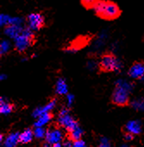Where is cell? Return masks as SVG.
<instances>
[{
    "label": "cell",
    "mask_w": 144,
    "mask_h": 147,
    "mask_svg": "<svg viewBox=\"0 0 144 147\" xmlns=\"http://www.w3.org/2000/svg\"><path fill=\"white\" fill-rule=\"evenodd\" d=\"M93 9L96 15L104 20H115L121 15L120 8L112 1H106V0L98 1Z\"/></svg>",
    "instance_id": "6da1fadb"
},
{
    "label": "cell",
    "mask_w": 144,
    "mask_h": 147,
    "mask_svg": "<svg viewBox=\"0 0 144 147\" xmlns=\"http://www.w3.org/2000/svg\"><path fill=\"white\" fill-rule=\"evenodd\" d=\"M132 88L133 85L131 83L126 81L118 80L116 82L115 89L112 93V103L119 107L126 106L129 101V94Z\"/></svg>",
    "instance_id": "7a4b0ae2"
},
{
    "label": "cell",
    "mask_w": 144,
    "mask_h": 147,
    "mask_svg": "<svg viewBox=\"0 0 144 147\" xmlns=\"http://www.w3.org/2000/svg\"><path fill=\"white\" fill-rule=\"evenodd\" d=\"M99 71L102 73H109L118 71L122 67V61L111 52H106L100 57L98 62Z\"/></svg>",
    "instance_id": "3957f363"
},
{
    "label": "cell",
    "mask_w": 144,
    "mask_h": 147,
    "mask_svg": "<svg viewBox=\"0 0 144 147\" xmlns=\"http://www.w3.org/2000/svg\"><path fill=\"white\" fill-rule=\"evenodd\" d=\"M35 35L32 30L29 27L22 30V32L15 37V48L19 53L23 52L29 46L34 44Z\"/></svg>",
    "instance_id": "277c9868"
},
{
    "label": "cell",
    "mask_w": 144,
    "mask_h": 147,
    "mask_svg": "<svg viewBox=\"0 0 144 147\" xmlns=\"http://www.w3.org/2000/svg\"><path fill=\"white\" fill-rule=\"evenodd\" d=\"M57 121L60 126L66 129L68 131H71L72 130L79 126L78 122L71 116V114L69 113V109L66 107H64L60 110Z\"/></svg>",
    "instance_id": "5b68a950"
},
{
    "label": "cell",
    "mask_w": 144,
    "mask_h": 147,
    "mask_svg": "<svg viewBox=\"0 0 144 147\" xmlns=\"http://www.w3.org/2000/svg\"><path fill=\"white\" fill-rule=\"evenodd\" d=\"M29 27L33 30H39L45 27V18L39 12L30 13L27 17Z\"/></svg>",
    "instance_id": "8992f818"
},
{
    "label": "cell",
    "mask_w": 144,
    "mask_h": 147,
    "mask_svg": "<svg viewBox=\"0 0 144 147\" xmlns=\"http://www.w3.org/2000/svg\"><path fill=\"white\" fill-rule=\"evenodd\" d=\"M129 76L134 79H141L144 76V61L134 62L129 69Z\"/></svg>",
    "instance_id": "52a82bcc"
},
{
    "label": "cell",
    "mask_w": 144,
    "mask_h": 147,
    "mask_svg": "<svg viewBox=\"0 0 144 147\" xmlns=\"http://www.w3.org/2000/svg\"><path fill=\"white\" fill-rule=\"evenodd\" d=\"M62 137H63V134H62V131L60 129L51 128V129L47 131L45 138H46V141L48 143H49L51 144H54L60 142L61 139H62Z\"/></svg>",
    "instance_id": "ba28073f"
},
{
    "label": "cell",
    "mask_w": 144,
    "mask_h": 147,
    "mask_svg": "<svg viewBox=\"0 0 144 147\" xmlns=\"http://www.w3.org/2000/svg\"><path fill=\"white\" fill-rule=\"evenodd\" d=\"M91 40V36H81L76 38L73 42L70 43V45L66 48L67 50H78L85 47L89 41Z\"/></svg>",
    "instance_id": "9c48e42d"
},
{
    "label": "cell",
    "mask_w": 144,
    "mask_h": 147,
    "mask_svg": "<svg viewBox=\"0 0 144 147\" xmlns=\"http://www.w3.org/2000/svg\"><path fill=\"white\" fill-rule=\"evenodd\" d=\"M55 106H56V99H53L47 105L35 108L33 112V116L37 119L42 114H43L45 113H49L51 110H53L55 107Z\"/></svg>",
    "instance_id": "30bf717a"
},
{
    "label": "cell",
    "mask_w": 144,
    "mask_h": 147,
    "mask_svg": "<svg viewBox=\"0 0 144 147\" xmlns=\"http://www.w3.org/2000/svg\"><path fill=\"white\" fill-rule=\"evenodd\" d=\"M125 130L133 135H138L141 132V124L139 120H130L126 124Z\"/></svg>",
    "instance_id": "8fae6325"
},
{
    "label": "cell",
    "mask_w": 144,
    "mask_h": 147,
    "mask_svg": "<svg viewBox=\"0 0 144 147\" xmlns=\"http://www.w3.org/2000/svg\"><path fill=\"white\" fill-rule=\"evenodd\" d=\"M20 142V134L18 132H11L10 133L4 141L5 147H16Z\"/></svg>",
    "instance_id": "7c38bea8"
},
{
    "label": "cell",
    "mask_w": 144,
    "mask_h": 147,
    "mask_svg": "<svg viewBox=\"0 0 144 147\" xmlns=\"http://www.w3.org/2000/svg\"><path fill=\"white\" fill-rule=\"evenodd\" d=\"M14 110V106L7 99L1 97L0 99V113L2 114H9Z\"/></svg>",
    "instance_id": "4fadbf2b"
},
{
    "label": "cell",
    "mask_w": 144,
    "mask_h": 147,
    "mask_svg": "<svg viewBox=\"0 0 144 147\" xmlns=\"http://www.w3.org/2000/svg\"><path fill=\"white\" fill-rule=\"evenodd\" d=\"M52 119V114L50 113H45L39 116L35 122V127H43L45 125H47Z\"/></svg>",
    "instance_id": "5bb4252c"
},
{
    "label": "cell",
    "mask_w": 144,
    "mask_h": 147,
    "mask_svg": "<svg viewBox=\"0 0 144 147\" xmlns=\"http://www.w3.org/2000/svg\"><path fill=\"white\" fill-rule=\"evenodd\" d=\"M34 137V131L28 128L24 130L22 133H20V142L23 144H28L33 139Z\"/></svg>",
    "instance_id": "9a60e30c"
},
{
    "label": "cell",
    "mask_w": 144,
    "mask_h": 147,
    "mask_svg": "<svg viewBox=\"0 0 144 147\" xmlns=\"http://www.w3.org/2000/svg\"><path fill=\"white\" fill-rule=\"evenodd\" d=\"M55 91L60 95H64L67 94V85L62 78H60L57 81L55 85Z\"/></svg>",
    "instance_id": "2e32d148"
},
{
    "label": "cell",
    "mask_w": 144,
    "mask_h": 147,
    "mask_svg": "<svg viewBox=\"0 0 144 147\" xmlns=\"http://www.w3.org/2000/svg\"><path fill=\"white\" fill-rule=\"evenodd\" d=\"M69 137L72 140H79V139H81V137L83 135V130L80 127V126H77L76 128H74V130H72L71 131H69Z\"/></svg>",
    "instance_id": "e0dca14e"
},
{
    "label": "cell",
    "mask_w": 144,
    "mask_h": 147,
    "mask_svg": "<svg viewBox=\"0 0 144 147\" xmlns=\"http://www.w3.org/2000/svg\"><path fill=\"white\" fill-rule=\"evenodd\" d=\"M131 106L136 110L144 111V99H138V100H133L131 103Z\"/></svg>",
    "instance_id": "ac0fdd59"
},
{
    "label": "cell",
    "mask_w": 144,
    "mask_h": 147,
    "mask_svg": "<svg viewBox=\"0 0 144 147\" xmlns=\"http://www.w3.org/2000/svg\"><path fill=\"white\" fill-rule=\"evenodd\" d=\"M83 6L86 9H93L99 0H80Z\"/></svg>",
    "instance_id": "d6986e66"
},
{
    "label": "cell",
    "mask_w": 144,
    "mask_h": 147,
    "mask_svg": "<svg viewBox=\"0 0 144 147\" xmlns=\"http://www.w3.org/2000/svg\"><path fill=\"white\" fill-rule=\"evenodd\" d=\"M47 131L43 127H35L34 130V136L36 138H43L46 137Z\"/></svg>",
    "instance_id": "ffe728a7"
},
{
    "label": "cell",
    "mask_w": 144,
    "mask_h": 147,
    "mask_svg": "<svg viewBox=\"0 0 144 147\" xmlns=\"http://www.w3.org/2000/svg\"><path fill=\"white\" fill-rule=\"evenodd\" d=\"M10 43L7 41H3L1 42V46H0V50H1V55H6L10 51Z\"/></svg>",
    "instance_id": "44dd1931"
},
{
    "label": "cell",
    "mask_w": 144,
    "mask_h": 147,
    "mask_svg": "<svg viewBox=\"0 0 144 147\" xmlns=\"http://www.w3.org/2000/svg\"><path fill=\"white\" fill-rule=\"evenodd\" d=\"M98 147H111V144H110V141L108 140V138L105 137H102L100 138Z\"/></svg>",
    "instance_id": "7402d4cb"
},
{
    "label": "cell",
    "mask_w": 144,
    "mask_h": 147,
    "mask_svg": "<svg viewBox=\"0 0 144 147\" xmlns=\"http://www.w3.org/2000/svg\"><path fill=\"white\" fill-rule=\"evenodd\" d=\"M73 147H86V142L84 140L79 139V140L74 141Z\"/></svg>",
    "instance_id": "603a6c76"
},
{
    "label": "cell",
    "mask_w": 144,
    "mask_h": 147,
    "mask_svg": "<svg viewBox=\"0 0 144 147\" xmlns=\"http://www.w3.org/2000/svg\"><path fill=\"white\" fill-rule=\"evenodd\" d=\"M74 97L73 94H67L66 96V105L67 107H71V105L74 103Z\"/></svg>",
    "instance_id": "cb8c5ba5"
},
{
    "label": "cell",
    "mask_w": 144,
    "mask_h": 147,
    "mask_svg": "<svg viewBox=\"0 0 144 147\" xmlns=\"http://www.w3.org/2000/svg\"><path fill=\"white\" fill-rule=\"evenodd\" d=\"M73 144H74V140L70 139H66L64 141V143L62 144L63 147H73Z\"/></svg>",
    "instance_id": "d4e9b609"
},
{
    "label": "cell",
    "mask_w": 144,
    "mask_h": 147,
    "mask_svg": "<svg viewBox=\"0 0 144 147\" xmlns=\"http://www.w3.org/2000/svg\"><path fill=\"white\" fill-rule=\"evenodd\" d=\"M124 138H125L126 141H130V140L133 139V134H131V133H129V132H127V133L124 135Z\"/></svg>",
    "instance_id": "484cf974"
},
{
    "label": "cell",
    "mask_w": 144,
    "mask_h": 147,
    "mask_svg": "<svg viewBox=\"0 0 144 147\" xmlns=\"http://www.w3.org/2000/svg\"><path fill=\"white\" fill-rule=\"evenodd\" d=\"M52 147H63V145H62V144H60V142H59V143L52 144Z\"/></svg>",
    "instance_id": "4316f807"
},
{
    "label": "cell",
    "mask_w": 144,
    "mask_h": 147,
    "mask_svg": "<svg viewBox=\"0 0 144 147\" xmlns=\"http://www.w3.org/2000/svg\"><path fill=\"white\" fill-rule=\"evenodd\" d=\"M43 147H52V144H49V143H48V142H46V143L43 144Z\"/></svg>",
    "instance_id": "83f0119b"
},
{
    "label": "cell",
    "mask_w": 144,
    "mask_h": 147,
    "mask_svg": "<svg viewBox=\"0 0 144 147\" xmlns=\"http://www.w3.org/2000/svg\"><path fill=\"white\" fill-rule=\"evenodd\" d=\"M3 138H4V135H3V134H1V135H0V141L3 142Z\"/></svg>",
    "instance_id": "f1b7e54d"
},
{
    "label": "cell",
    "mask_w": 144,
    "mask_h": 147,
    "mask_svg": "<svg viewBox=\"0 0 144 147\" xmlns=\"http://www.w3.org/2000/svg\"><path fill=\"white\" fill-rule=\"evenodd\" d=\"M119 147H129V146H127V145H122V146H119Z\"/></svg>",
    "instance_id": "f546056e"
},
{
    "label": "cell",
    "mask_w": 144,
    "mask_h": 147,
    "mask_svg": "<svg viewBox=\"0 0 144 147\" xmlns=\"http://www.w3.org/2000/svg\"><path fill=\"white\" fill-rule=\"evenodd\" d=\"M141 79H142V80H143V82H144V76H143V77H142Z\"/></svg>",
    "instance_id": "4dcf8cb0"
}]
</instances>
